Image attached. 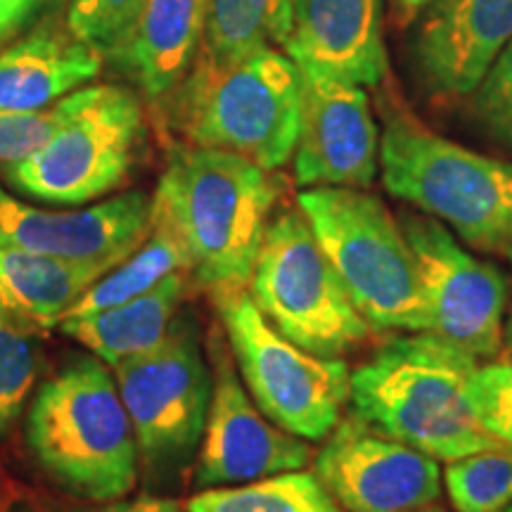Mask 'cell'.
I'll return each instance as SVG.
<instances>
[{"label":"cell","mask_w":512,"mask_h":512,"mask_svg":"<svg viewBox=\"0 0 512 512\" xmlns=\"http://www.w3.org/2000/svg\"><path fill=\"white\" fill-rule=\"evenodd\" d=\"M285 53L302 72L380 86L389 72L382 0H294Z\"/></svg>","instance_id":"e0dca14e"},{"label":"cell","mask_w":512,"mask_h":512,"mask_svg":"<svg viewBox=\"0 0 512 512\" xmlns=\"http://www.w3.org/2000/svg\"><path fill=\"white\" fill-rule=\"evenodd\" d=\"M27 446L64 494L88 503L117 501L140 477L138 441L112 368L76 356L36 389Z\"/></svg>","instance_id":"3957f363"},{"label":"cell","mask_w":512,"mask_h":512,"mask_svg":"<svg viewBox=\"0 0 512 512\" xmlns=\"http://www.w3.org/2000/svg\"><path fill=\"white\" fill-rule=\"evenodd\" d=\"M382 183L479 252L512 238V164L448 140L403 107L384 114Z\"/></svg>","instance_id":"5b68a950"},{"label":"cell","mask_w":512,"mask_h":512,"mask_svg":"<svg viewBox=\"0 0 512 512\" xmlns=\"http://www.w3.org/2000/svg\"><path fill=\"white\" fill-rule=\"evenodd\" d=\"M181 271L190 275L188 252H185L174 228L169 226V221L152 209L150 233L136 247V252L126 256L110 273L102 275L98 283H93L91 290L67 311V316H86V313L128 302V299L138 297V294L162 283L166 275Z\"/></svg>","instance_id":"603a6c76"},{"label":"cell","mask_w":512,"mask_h":512,"mask_svg":"<svg viewBox=\"0 0 512 512\" xmlns=\"http://www.w3.org/2000/svg\"><path fill=\"white\" fill-rule=\"evenodd\" d=\"M512 41V0H430L418 12L411 55L437 98H467Z\"/></svg>","instance_id":"2e32d148"},{"label":"cell","mask_w":512,"mask_h":512,"mask_svg":"<svg viewBox=\"0 0 512 512\" xmlns=\"http://www.w3.org/2000/svg\"><path fill=\"white\" fill-rule=\"evenodd\" d=\"M185 508L188 512H347L316 472L306 470L197 491Z\"/></svg>","instance_id":"cb8c5ba5"},{"label":"cell","mask_w":512,"mask_h":512,"mask_svg":"<svg viewBox=\"0 0 512 512\" xmlns=\"http://www.w3.org/2000/svg\"><path fill=\"white\" fill-rule=\"evenodd\" d=\"M297 204L370 328L430 330L411 245L382 200L361 188H306Z\"/></svg>","instance_id":"8992f818"},{"label":"cell","mask_w":512,"mask_h":512,"mask_svg":"<svg viewBox=\"0 0 512 512\" xmlns=\"http://www.w3.org/2000/svg\"><path fill=\"white\" fill-rule=\"evenodd\" d=\"M10 512H36V510L31 508V505H27V503H15L10 508Z\"/></svg>","instance_id":"d590c367"},{"label":"cell","mask_w":512,"mask_h":512,"mask_svg":"<svg viewBox=\"0 0 512 512\" xmlns=\"http://www.w3.org/2000/svg\"><path fill=\"white\" fill-rule=\"evenodd\" d=\"M147 138L145 107L136 91L117 83L83 86L46 143L5 164V181L27 200L50 207H83L126 185Z\"/></svg>","instance_id":"52a82bcc"},{"label":"cell","mask_w":512,"mask_h":512,"mask_svg":"<svg viewBox=\"0 0 512 512\" xmlns=\"http://www.w3.org/2000/svg\"><path fill=\"white\" fill-rule=\"evenodd\" d=\"M60 0H0V50L29 34Z\"/></svg>","instance_id":"4dcf8cb0"},{"label":"cell","mask_w":512,"mask_h":512,"mask_svg":"<svg viewBox=\"0 0 512 512\" xmlns=\"http://www.w3.org/2000/svg\"><path fill=\"white\" fill-rule=\"evenodd\" d=\"M427 3H430V0H392V8L396 19H399L401 24H408L418 17V12L425 8Z\"/></svg>","instance_id":"d6a6232c"},{"label":"cell","mask_w":512,"mask_h":512,"mask_svg":"<svg viewBox=\"0 0 512 512\" xmlns=\"http://www.w3.org/2000/svg\"><path fill=\"white\" fill-rule=\"evenodd\" d=\"M188 273H171L138 297L86 316H67L57 323L64 337L86 347L114 368L126 358L157 347L176 323L188 292Z\"/></svg>","instance_id":"ffe728a7"},{"label":"cell","mask_w":512,"mask_h":512,"mask_svg":"<svg viewBox=\"0 0 512 512\" xmlns=\"http://www.w3.org/2000/svg\"><path fill=\"white\" fill-rule=\"evenodd\" d=\"M505 512H512V505H510V508H508V510H505Z\"/></svg>","instance_id":"74e56055"},{"label":"cell","mask_w":512,"mask_h":512,"mask_svg":"<svg viewBox=\"0 0 512 512\" xmlns=\"http://www.w3.org/2000/svg\"><path fill=\"white\" fill-rule=\"evenodd\" d=\"M294 0H207L200 55L233 62L261 48H283L292 34Z\"/></svg>","instance_id":"7402d4cb"},{"label":"cell","mask_w":512,"mask_h":512,"mask_svg":"<svg viewBox=\"0 0 512 512\" xmlns=\"http://www.w3.org/2000/svg\"><path fill=\"white\" fill-rule=\"evenodd\" d=\"M249 297L280 335L313 356L342 358L370 339V325L344 290L302 209L266 226Z\"/></svg>","instance_id":"9c48e42d"},{"label":"cell","mask_w":512,"mask_h":512,"mask_svg":"<svg viewBox=\"0 0 512 512\" xmlns=\"http://www.w3.org/2000/svg\"><path fill=\"white\" fill-rule=\"evenodd\" d=\"M302 107V74L280 48H261L233 62L200 55L185 81L162 102L178 143L233 152L268 171L294 155Z\"/></svg>","instance_id":"277c9868"},{"label":"cell","mask_w":512,"mask_h":512,"mask_svg":"<svg viewBox=\"0 0 512 512\" xmlns=\"http://www.w3.org/2000/svg\"><path fill=\"white\" fill-rule=\"evenodd\" d=\"M275 202L278 183L264 166L181 143L152 192V209L188 252L190 278L209 294L247 290Z\"/></svg>","instance_id":"7a4b0ae2"},{"label":"cell","mask_w":512,"mask_h":512,"mask_svg":"<svg viewBox=\"0 0 512 512\" xmlns=\"http://www.w3.org/2000/svg\"><path fill=\"white\" fill-rule=\"evenodd\" d=\"M98 50L69 29L41 24L0 50V112H38L98 79Z\"/></svg>","instance_id":"ac0fdd59"},{"label":"cell","mask_w":512,"mask_h":512,"mask_svg":"<svg viewBox=\"0 0 512 512\" xmlns=\"http://www.w3.org/2000/svg\"><path fill=\"white\" fill-rule=\"evenodd\" d=\"M467 401L479 425L512 451V358L479 363L467 384Z\"/></svg>","instance_id":"83f0119b"},{"label":"cell","mask_w":512,"mask_h":512,"mask_svg":"<svg viewBox=\"0 0 512 512\" xmlns=\"http://www.w3.org/2000/svg\"><path fill=\"white\" fill-rule=\"evenodd\" d=\"M299 69V67H297ZM302 107L294 145L299 188H361L375 183L380 131L366 88L302 72Z\"/></svg>","instance_id":"5bb4252c"},{"label":"cell","mask_w":512,"mask_h":512,"mask_svg":"<svg viewBox=\"0 0 512 512\" xmlns=\"http://www.w3.org/2000/svg\"><path fill=\"white\" fill-rule=\"evenodd\" d=\"M472 114L496 143L512 152V41L472 93Z\"/></svg>","instance_id":"f1b7e54d"},{"label":"cell","mask_w":512,"mask_h":512,"mask_svg":"<svg viewBox=\"0 0 512 512\" xmlns=\"http://www.w3.org/2000/svg\"><path fill=\"white\" fill-rule=\"evenodd\" d=\"M444 486L456 512H505L512 505V451H479L451 460Z\"/></svg>","instance_id":"484cf974"},{"label":"cell","mask_w":512,"mask_h":512,"mask_svg":"<svg viewBox=\"0 0 512 512\" xmlns=\"http://www.w3.org/2000/svg\"><path fill=\"white\" fill-rule=\"evenodd\" d=\"M145 0H69L67 29L102 57H112L136 27Z\"/></svg>","instance_id":"4316f807"},{"label":"cell","mask_w":512,"mask_h":512,"mask_svg":"<svg viewBox=\"0 0 512 512\" xmlns=\"http://www.w3.org/2000/svg\"><path fill=\"white\" fill-rule=\"evenodd\" d=\"M503 254H505V256H508V261H510V264H512V238H510V242H508V245H505V249H503Z\"/></svg>","instance_id":"8d00e7d4"},{"label":"cell","mask_w":512,"mask_h":512,"mask_svg":"<svg viewBox=\"0 0 512 512\" xmlns=\"http://www.w3.org/2000/svg\"><path fill=\"white\" fill-rule=\"evenodd\" d=\"M72 107V95L38 112H0V164H15L53 136Z\"/></svg>","instance_id":"f546056e"},{"label":"cell","mask_w":512,"mask_h":512,"mask_svg":"<svg viewBox=\"0 0 512 512\" xmlns=\"http://www.w3.org/2000/svg\"><path fill=\"white\" fill-rule=\"evenodd\" d=\"M48 512H188L174 498L145 494L138 498H117V501L105 503H67V505H48Z\"/></svg>","instance_id":"1f68e13d"},{"label":"cell","mask_w":512,"mask_h":512,"mask_svg":"<svg viewBox=\"0 0 512 512\" xmlns=\"http://www.w3.org/2000/svg\"><path fill=\"white\" fill-rule=\"evenodd\" d=\"M228 351L221 335L209 339V411L192 463V486L197 491L304 470L313 458L306 439L283 430L259 411Z\"/></svg>","instance_id":"7c38bea8"},{"label":"cell","mask_w":512,"mask_h":512,"mask_svg":"<svg viewBox=\"0 0 512 512\" xmlns=\"http://www.w3.org/2000/svg\"><path fill=\"white\" fill-rule=\"evenodd\" d=\"M150 221L152 195L143 190L83 209H43L0 185V247L124 261L147 238Z\"/></svg>","instance_id":"9a60e30c"},{"label":"cell","mask_w":512,"mask_h":512,"mask_svg":"<svg viewBox=\"0 0 512 512\" xmlns=\"http://www.w3.org/2000/svg\"><path fill=\"white\" fill-rule=\"evenodd\" d=\"M43 347L36 325L17 316L0 299V444L15 430L19 415L36 394Z\"/></svg>","instance_id":"d4e9b609"},{"label":"cell","mask_w":512,"mask_h":512,"mask_svg":"<svg viewBox=\"0 0 512 512\" xmlns=\"http://www.w3.org/2000/svg\"><path fill=\"white\" fill-rule=\"evenodd\" d=\"M503 347L508 349V354L512 358V309L508 316H505V325H503Z\"/></svg>","instance_id":"836d02e7"},{"label":"cell","mask_w":512,"mask_h":512,"mask_svg":"<svg viewBox=\"0 0 512 512\" xmlns=\"http://www.w3.org/2000/svg\"><path fill=\"white\" fill-rule=\"evenodd\" d=\"M401 228L415 256L430 330L477 361L503 351L510 283L501 268L479 259L432 216L403 214Z\"/></svg>","instance_id":"8fae6325"},{"label":"cell","mask_w":512,"mask_h":512,"mask_svg":"<svg viewBox=\"0 0 512 512\" xmlns=\"http://www.w3.org/2000/svg\"><path fill=\"white\" fill-rule=\"evenodd\" d=\"M406 512H448L446 508H441V505L434 501V503H427V505H420V508H413V510H406Z\"/></svg>","instance_id":"e575fe53"},{"label":"cell","mask_w":512,"mask_h":512,"mask_svg":"<svg viewBox=\"0 0 512 512\" xmlns=\"http://www.w3.org/2000/svg\"><path fill=\"white\" fill-rule=\"evenodd\" d=\"M207 0H145L136 27L110 60L145 100L162 105L200 57Z\"/></svg>","instance_id":"d6986e66"},{"label":"cell","mask_w":512,"mask_h":512,"mask_svg":"<svg viewBox=\"0 0 512 512\" xmlns=\"http://www.w3.org/2000/svg\"><path fill=\"white\" fill-rule=\"evenodd\" d=\"M313 472L347 512H406L441 496L439 460L373 430L354 415L339 420Z\"/></svg>","instance_id":"4fadbf2b"},{"label":"cell","mask_w":512,"mask_h":512,"mask_svg":"<svg viewBox=\"0 0 512 512\" xmlns=\"http://www.w3.org/2000/svg\"><path fill=\"white\" fill-rule=\"evenodd\" d=\"M235 368L259 411L283 430L320 441L342 420L351 370L342 358L313 356L280 335L247 290L211 294Z\"/></svg>","instance_id":"30bf717a"},{"label":"cell","mask_w":512,"mask_h":512,"mask_svg":"<svg viewBox=\"0 0 512 512\" xmlns=\"http://www.w3.org/2000/svg\"><path fill=\"white\" fill-rule=\"evenodd\" d=\"M138 441L147 489L176 486L195 463L211 396V368L200 330L178 313L157 347L112 368Z\"/></svg>","instance_id":"ba28073f"},{"label":"cell","mask_w":512,"mask_h":512,"mask_svg":"<svg viewBox=\"0 0 512 512\" xmlns=\"http://www.w3.org/2000/svg\"><path fill=\"white\" fill-rule=\"evenodd\" d=\"M119 264L0 247V299L36 328H57L91 285Z\"/></svg>","instance_id":"44dd1931"},{"label":"cell","mask_w":512,"mask_h":512,"mask_svg":"<svg viewBox=\"0 0 512 512\" xmlns=\"http://www.w3.org/2000/svg\"><path fill=\"white\" fill-rule=\"evenodd\" d=\"M477 366L475 356L434 332H396L351 370V415L446 463L510 451L479 425L467 401Z\"/></svg>","instance_id":"6da1fadb"}]
</instances>
